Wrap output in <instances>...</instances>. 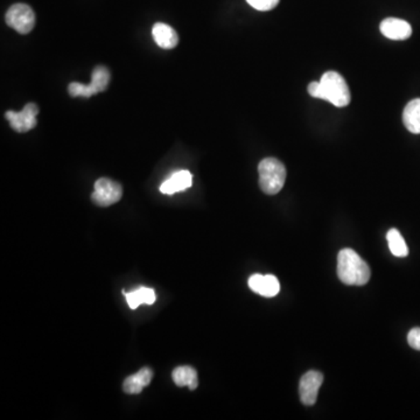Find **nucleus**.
<instances>
[{"label":"nucleus","mask_w":420,"mask_h":420,"mask_svg":"<svg viewBox=\"0 0 420 420\" xmlns=\"http://www.w3.org/2000/svg\"><path fill=\"white\" fill-rule=\"evenodd\" d=\"M6 23L20 34H28L35 26V14L26 4H14L5 16Z\"/></svg>","instance_id":"20e7f679"},{"label":"nucleus","mask_w":420,"mask_h":420,"mask_svg":"<svg viewBox=\"0 0 420 420\" xmlns=\"http://www.w3.org/2000/svg\"><path fill=\"white\" fill-rule=\"evenodd\" d=\"M109 83H110V72H109L108 68L103 66L96 67L92 74L90 84L84 86L82 83H79L76 92L79 94V97L89 99L95 94L106 90Z\"/></svg>","instance_id":"6e6552de"},{"label":"nucleus","mask_w":420,"mask_h":420,"mask_svg":"<svg viewBox=\"0 0 420 420\" xmlns=\"http://www.w3.org/2000/svg\"><path fill=\"white\" fill-rule=\"evenodd\" d=\"M324 383V375L319 371H309L302 376L299 383V394L302 404L314 405L318 399L319 390Z\"/></svg>","instance_id":"0eeeda50"},{"label":"nucleus","mask_w":420,"mask_h":420,"mask_svg":"<svg viewBox=\"0 0 420 420\" xmlns=\"http://www.w3.org/2000/svg\"><path fill=\"white\" fill-rule=\"evenodd\" d=\"M309 94L314 99L332 103L336 108H345L351 101L348 84L336 72H325L319 82L311 83Z\"/></svg>","instance_id":"f257e3e1"},{"label":"nucleus","mask_w":420,"mask_h":420,"mask_svg":"<svg viewBox=\"0 0 420 420\" xmlns=\"http://www.w3.org/2000/svg\"><path fill=\"white\" fill-rule=\"evenodd\" d=\"M152 377H153V371L150 368H143L137 374L125 378L124 383H123V390L125 394H140L143 389L151 383Z\"/></svg>","instance_id":"ddd939ff"},{"label":"nucleus","mask_w":420,"mask_h":420,"mask_svg":"<svg viewBox=\"0 0 420 420\" xmlns=\"http://www.w3.org/2000/svg\"><path fill=\"white\" fill-rule=\"evenodd\" d=\"M39 114V108L34 103H28L19 112L7 111L5 118L10 122L11 128L19 133L31 131L38 124L36 116Z\"/></svg>","instance_id":"423d86ee"},{"label":"nucleus","mask_w":420,"mask_h":420,"mask_svg":"<svg viewBox=\"0 0 420 420\" xmlns=\"http://www.w3.org/2000/svg\"><path fill=\"white\" fill-rule=\"evenodd\" d=\"M403 122L405 128L414 135L420 133V99L411 101L403 112Z\"/></svg>","instance_id":"2eb2a0df"},{"label":"nucleus","mask_w":420,"mask_h":420,"mask_svg":"<svg viewBox=\"0 0 420 420\" xmlns=\"http://www.w3.org/2000/svg\"><path fill=\"white\" fill-rule=\"evenodd\" d=\"M126 302H128L130 309H138L141 304H146V305H153L157 296H155V289H148V287H139V289L132 291V292H125L123 291Z\"/></svg>","instance_id":"4468645a"},{"label":"nucleus","mask_w":420,"mask_h":420,"mask_svg":"<svg viewBox=\"0 0 420 420\" xmlns=\"http://www.w3.org/2000/svg\"><path fill=\"white\" fill-rule=\"evenodd\" d=\"M248 284L251 291L265 298L276 297L280 291V280L272 275L262 276L260 273H256L250 277Z\"/></svg>","instance_id":"1a4fd4ad"},{"label":"nucleus","mask_w":420,"mask_h":420,"mask_svg":"<svg viewBox=\"0 0 420 420\" xmlns=\"http://www.w3.org/2000/svg\"><path fill=\"white\" fill-rule=\"evenodd\" d=\"M407 342H409L410 347L416 349V350H420L419 327H417V328L411 329L410 332H409V335H407Z\"/></svg>","instance_id":"6ab92c4d"},{"label":"nucleus","mask_w":420,"mask_h":420,"mask_svg":"<svg viewBox=\"0 0 420 420\" xmlns=\"http://www.w3.org/2000/svg\"><path fill=\"white\" fill-rule=\"evenodd\" d=\"M338 276L346 285L363 286L370 280V267L354 250L342 249L338 256Z\"/></svg>","instance_id":"f03ea898"},{"label":"nucleus","mask_w":420,"mask_h":420,"mask_svg":"<svg viewBox=\"0 0 420 420\" xmlns=\"http://www.w3.org/2000/svg\"><path fill=\"white\" fill-rule=\"evenodd\" d=\"M387 240L389 249L394 256L407 257L409 255V248H407L402 233L397 229L389 230L387 233Z\"/></svg>","instance_id":"f3484780"},{"label":"nucleus","mask_w":420,"mask_h":420,"mask_svg":"<svg viewBox=\"0 0 420 420\" xmlns=\"http://www.w3.org/2000/svg\"><path fill=\"white\" fill-rule=\"evenodd\" d=\"M193 184V175L191 172L182 170V171H177L171 177L166 179L160 186V192L162 194L179 193V192H184L188 188L192 187Z\"/></svg>","instance_id":"9b49d317"},{"label":"nucleus","mask_w":420,"mask_h":420,"mask_svg":"<svg viewBox=\"0 0 420 420\" xmlns=\"http://www.w3.org/2000/svg\"><path fill=\"white\" fill-rule=\"evenodd\" d=\"M381 32L385 38L391 40H407L412 34V27L405 20L387 18L381 23Z\"/></svg>","instance_id":"9d476101"},{"label":"nucleus","mask_w":420,"mask_h":420,"mask_svg":"<svg viewBox=\"0 0 420 420\" xmlns=\"http://www.w3.org/2000/svg\"><path fill=\"white\" fill-rule=\"evenodd\" d=\"M123 197V188L118 182L101 177L95 182V191L92 193V200L99 207H109L117 204Z\"/></svg>","instance_id":"39448f33"},{"label":"nucleus","mask_w":420,"mask_h":420,"mask_svg":"<svg viewBox=\"0 0 420 420\" xmlns=\"http://www.w3.org/2000/svg\"><path fill=\"white\" fill-rule=\"evenodd\" d=\"M260 186L267 195L280 193L286 180V168L282 161L276 158L262 159L258 166Z\"/></svg>","instance_id":"7ed1b4c3"},{"label":"nucleus","mask_w":420,"mask_h":420,"mask_svg":"<svg viewBox=\"0 0 420 420\" xmlns=\"http://www.w3.org/2000/svg\"><path fill=\"white\" fill-rule=\"evenodd\" d=\"M152 35L155 43L164 50H173L179 43V36L175 28L164 23H155L152 28Z\"/></svg>","instance_id":"f8f14e48"},{"label":"nucleus","mask_w":420,"mask_h":420,"mask_svg":"<svg viewBox=\"0 0 420 420\" xmlns=\"http://www.w3.org/2000/svg\"><path fill=\"white\" fill-rule=\"evenodd\" d=\"M173 381L177 387H186L187 385L191 390H195L199 385L197 372L193 367L184 365V367L175 368L172 374Z\"/></svg>","instance_id":"dca6fc26"},{"label":"nucleus","mask_w":420,"mask_h":420,"mask_svg":"<svg viewBox=\"0 0 420 420\" xmlns=\"http://www.w3.org/2000/svg\"><path fill=\"white\" fill-rule=\"evenodd\" d=\"M246 1L250 6L258 11L273 10L280 4V0H246Z\"/></svg>","instance_id":"a211bd4d"}]
</instances>
